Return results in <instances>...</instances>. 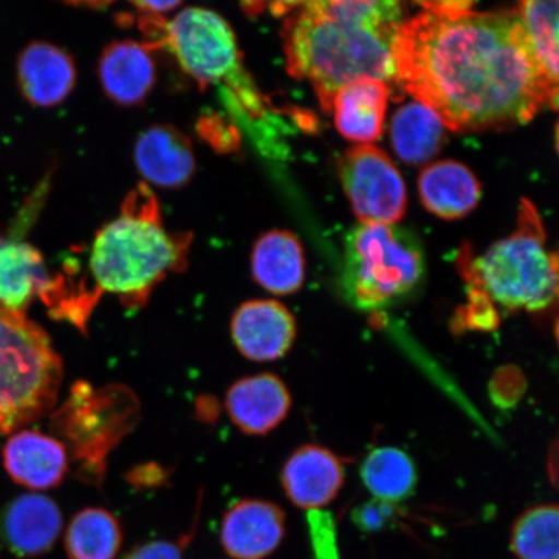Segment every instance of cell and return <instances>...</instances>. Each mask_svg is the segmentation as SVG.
I'll list each match as a JSON object with an SVG mask.
<instances>
[{
  "mask_svg": "<svg viewBox=\"0 0 559 559\" xmlns=\"http://www.w3.org/2000/svg\"><path fill=\"white\" fill-rule=\"evenodd\" d=\"M395 44V82L459 132L527 123L558 85L537 61L519 11L479 13L473 2H423Z\"/></svg>",
  "mask_w": 559,
  "mask_h": 559,
  "instance_id": "obj_1",
  "label": "cell"
},
{
  "mask_svg": "<svg viewBox=\"0 0 559 559\" xmlns=\"http://www.w3.org/2000/svg\"><path fill=\"white\" fill-rule=\"evenodd\" d=\"M283 29L286 66L309 81L325 110L360 79L395 82V44L404 23L396 0H314L298 4Z\"/></svg>",
  "mask_w": 559,
  "mask_h": 559,
  "instance_id": "obj_2",
  "label": "cell"
},
{
  "mask_svg": "<svg viewBox=\"0 0 559 559\" xmlns=\"http://www.w3.org/2000/svg\"><path fill=\"white\" fill-rule=\"evenodd\" d=\"M190 241L165 228L155 194L139 187L91 245L93 289L99 297L116 296L126 309H143L167 275L186 269Z\"/></svg>",
  "mask_w": 559,
  "mask_h": 559,
  "instance_id": "obj_3",
  "label": "cell"
},
{
  "mask_svg": "<svg viewBox=\"0 0 559 559\" xmlns=\"http://www.w3.org/2000/svg\"><path fill=\"white\" fill-rule=\"evenodd\" d=\"M64 365L50 335L0 305V437L52 414Z\"/></svg>",
  "mask_w": 559,
  "mask_h": 559,
  "instance_id": "obj_4",
  "label": "cell"
},
{
  "mask_svg": "<svg viewBox=\"0 0 559 559\" xmlns=\"http://www.w3.org/2000/svg\"><path fill=\"white\" fill-rule=\"evenodd\" d=\"M140 412L138 395L126 384H72L64 403L51 414V430L67 447L75 478L103 486L110 453L136 428Z\"/></svg>",
  "mask_w": 559,
  "mask_h": 559,
  "instance_id": "obj_5",
  "label": "cell"
},
{
  "mask_svg": "<svg viewBox=\"0 0 559 559\" xmlns=\"http://www.w3.org/2000/svg\"><path fill=\"white\" fill-rule=\"evenodd\" d=\"M425 262L415 236L395 225L359 223L346 237L342 289L360 311H379L408 297Z\"/></svg>",
  "mask_w": 559,
  "mask_h": 559,
  "instance_id": "obj_6",
  "label": "cell"
},
{
  "mask_svg": "<svg viewBox=\"0 0 559 559\" xmlns=\"http://www.w3.org/2000/svg\"><path fill=\"white\" fill-rule=\"evenodd\" d=\"M520 228L474 263L479 288L508 310L543 311L558 296V260L545 245L539 214L523 201Z\"/></svg>",
  "mask_w": 559,
  "mask_h": 559,
  "instance_id": "obj_7",
  "label": "cell"
},
{
  "mask_svg": "<svg viewBox=\"0 0 559 559\" xmlns=\"http://www.w3.org/2000/svg\"><path fill=\"white\" fill-rule=\"evenodd\" d=\"M145 29L156 48H167L185 73L201 86L240 80L239 44L233 27L219 13L201 7L181 10L169 21L148 17Z\"/></svg>",
  "mask_w": 559,
  "mask_h": 559,
  "instance_id": "obj_8",
  "label": "cell"
},
{
  "mask_svg": "<svg viewBox=\"0 0 559 559\" xmlns=\"http://www.w3.org/2000/svg\"><path fill=\"white\" fill-rule=\"evenodd\" d=\"M342 185L360 223L395 225L407 206V191L393 160L373 145L348 150L340 164Z\"/></svg>",
  "mask_w": 559,
  "mask_h": 559,
  "instance_id": "obj_9",
  "label": "cell"
},
{
  "mask_svg": "<svg viewBox=\"0 0 559 559\" xmlns=\"http://www.w3.org/2000/svg\"><path fill=\"white\" fill-rule=\"evenodd\" d=\"M229 332L243 358L255 362L276 361L295 345L297 321L288 307L275 299H251L237 307Z\"/></svg>",
  "mask_w": 559,
  "mask_h": 559,
  "instance_id": "obj_10",
  "label": "cell"
},
{
  "mask_svg": "<svg viewBox=\"0 0 559 559\" xmlns=\"http://www.w3.org/2000/svg\"><path fill=\"white\" fill-rule=\"evenodd\" d=\"M286 534V516L274 502L242 499L222 516L219 540L233 559H265L275 554Z\"/></svg>",
  "mask_w": 559,
  "mask_h": 559,
  "instance_id": "obj_11",
  "label": "cell"
},
{
  "mask_svg": "<svg viewBox=\"0 0 559 559\" xmlns=\"http://www.w3.org/2000/svg\"><path fill=\"white\" fill-rule=\"evenodd\" d=\"M64 526L60 507L46 495L17 496L0 514V536L13 555L35 558L50 551Z\"/></svg>",
  "mask_w": 559,
  "mask_h": 559,
  "instance_id": "obj_12",
  "label": "cell"
},
{
  "mask_svg": "<svg viewBox=\"0 0 559 559\" xmlns=\"http://www.w3.org/2000/svg\"><path fill=\"white\" fill-rule=\"evenodd\" d=\"M286 496L299 509H324L345 484V467L337 454L317 444L293 452L280 474Z\"/></svg>",
  "mask_w": 559,
  "mask_h": 559,
  "instance_id": "obj_13",
  "label": "cell"
},
{
  "mask_svg": "<svg viewBox=\"0 0 559 559\" xmlns=\"http://www.w3.org/2000/svg\"><path fill=\"white\" fill-rule=\"evenodd\" d=\"M227 415L243 435L262 437L275 430L289 415L292 395L276 374L242 377L227 390Z\"/></svg>",
  "mask_w": 559,
  "mask_h": 559,
  "instance_id": "obj_14",
  "label": "cell"
},
{
  "mask_svg": "<svg viewBox=\"0 0 559 559\" xmlns=\"http://www.w3.org/2000/svg\"><path fill=\"white\" fill-rule=\"evenodd\" d=\"M69 463L64 443L45 432L19 430L4 444L7 473L17 485L33 491L59 487L67 477Z\"/></svg>",
  "mask_w": 559,
  "mask_h": 559,
  "instance_id": "obj_15",
  "label": "cell"
},
{
  "mask_svg": "<svg viewBox=\"0 0 559 559\" xmlns=\"http://www.w3.org/2000/svg\"><path fill=\"white\" fill-rule=\"evenodd\" d=\"M156 47L135 40L110 44L99 60V80L111 102L134 107L145 102L156 86Z\"/></svg>",
  "mask_w": 559,
  "mask_h": 559,
  "instance_id": "obj_16",
  "label": "cell"
},
{
  "mask_svg": "<svg viewBox=\"0 0 559 559\" xmlns=\"http://www.w3.org/2000/svg\"><path fill=\"white\" fill-rule=\"evenodd\" d=\"M136 169L146 183L159 188H179L190 181L195 171L191 140L170 124L146 129L135 143Z\"/></svg>",
  "mask_w": 559,
  "mask_h": 559,
  "instance_id": "obj_17",
  "label": "cell"
},
{
  "mask_svg": "<svg viewBox=\"0 0 559 559\" xmlns=\"http://www.w3.org/2000/svg\"><path fill=\"white\" fill-rule=\"evenodd\" d=\"M17 74L27 102L44 108L64 102L76 82L72 56L47 41H34L21 52Z\"/></svg>",
  "mask_w": 559,
  "mask_h": 559,
  "instance_id": "obj_18",
  "label": "cell"
},
{
  "mask_svg": "<svg viewBox=\"0 0 559 559\" xmlns=\"http://www.w3.org/2000/svg\"><path fill=\"white\" fill-rule=\"evenodd\" d=\"M251 277L275 296L295 295L305 283L304 249L295 235L271 230L254 243L250 254Z\"/></svg>",
  "mask_w": 559,
  "mask_h": 559,
  "instance_id": "obj_19",
  "label": "cell"
},
{
  "mask_svg": "<svg viewBox=\"0 0 559 559\" xmlns=\"http://www.w3.org/2000/svg\"><path fill=\"white\" fill-rule=\"evenodd\" d=\"M44 257L17 237L0 239V305L25 313L51 282Z\"/></svg>",
  "mask_w": 559,
  "mask_h": 559,
  "instance_id": "obj_20",
  "label": "cell"
},
{
  "mask_svg": "<svg viewBox=\"0 0 559 559\" xmlns=\"http://www.w3.org/2000/svg\"><path fill=\"white\" fill-rule=\"evenodd\" d=\"M389 94L386 83L368 76L340 88L333 97L331 110L341 134L359 143L379 139Z\"/></svg>",
  "mask_w": 559,
  "mask_h": 559,
  "instance_id": "obj_21",
  "label": "cell"
},
{
  "mask_svg": "<svg viewBox=\"0 0 559 559\" xmlns=\"http://www.w3.org/2000/svg\"><path fill=\"white\" fill-rule=\"evenodd\" d=\"M423 204L444 219L461 218L478 205L481 188L463 164L440 160L423 170L418 180Z\"/></svg>",
  "mask_w": 559,
  "mask_h": 559,
  "instance_id": "obj_22",
  "label": "cell"
},
{
  "mask_svg": "<svg viewBox=\"0 0 559 559\" xmlns=\"http://www.w3.org/2000/svg\"><path fill=\"white\" fill-rule=\"evenodd\" d=\"M391 140L405 164L421 165L442 150L445 126L426 105L411 103L396 111L391 122Z\"/></svg>",
  "mask_w": 559,
  "mask_h": 559,
  "instance_id": "obj_23",
  "label": "cell"
},
{
  "mask_svg": "<svg viewBox=\"0 0 559 559\" xmlns=\"http://www.w3.org/2000/svg\"><path fill=\"white\" fill-rule=\"evenodd\" d=\"M122 544L121 523L105 508H83L68 523L64 545L69 559H116Z\"/></svg>",
  "mask_w": 559,
  "mask_h": 559,
  "instance_id": "obj_24",
  "label": "cell"
},
{
  "mask_svg": "<svg viewBox=\"0 0 559 559\" xmlns=\"http://www.w3.org/2000/svg\"><path fill=\"white\" fill-rule=\"evenodd\" d=\"M360 477L373 499L395 506L414 495L418 475L407 452L380 447L362 461Z\"/></svg>",
  "mask_w": 559,
  "mask_h": 559,
  "instance_id": "obj_25",
  "label": "cell"
},
{
  "mask_svg": "<svg viewBox=\"0 0 559 559\" xmlns=\"http://www.w3.org/2000/svg\"><path fill=\"white\" fill-rule=\"evenodd\" d=\"M516 559H559V510L556 504L530 508L510 533Z\"/></svg>",
  "mask_w": 559,
  "mask_h": 559,
  "instance_id": "obj_26",
  "label": "cell"
},
{
  "mask_svg": "<svg viewBox=\"0 0 559 559\" xmlns=\"http://www.w3.org/2000/svg\"><path fill=\"white\" fill-rule=\"evenodd\" d=\"M537 61L558 85V13L559 3L527 0L516 7Z\"/></svg>",
  "mask_w": 559,
  "mask_h": 559,
  "instance_id": "obj_27",
  "label": "cell"
},
{
  "mask_svg": "<svg viewBox=\"0 0 559 559\" xmlns=\"http://www.w3.org/2000/svg\"><path fill=\"white\" fill-rule=\"evenodd\" d=\"M306 516L313 559H341L337 524L330 510H311Z\"/></svg>",
  "mask_w": 559,
  "mask_h": 559,
  "instance_id": "obj_28",
  "label": "cell"
},
{
  "mask_svg": "<svg viewBox=\"0 0 559 559\" xmlns=\"http://www.w3.org/2000/svg\"><path fill=\"white\" fill-rule=\"evenodd\" d=\"M198 523L199 515L194 520L192 528L178 540H152L138 545L123 559H183L185 550L193 539Z\"/></svg>",
  "mask_w": 559,
  "mask_h": 559,
  "instance_id": "obj_29",
  "label": "cell"
},
{
  "mask_svg": "<svg viewBox=\"0 0 559 559\" xmlns=\"http://www.w3.org/2000/svg\"><path fill=\"white\" fill-rule=\"evenodd\" d=\"M393 515V506L373 499L355 509L353 521L361 531L376 533L386 527Z\"/></svg>",
  "mask_w": 559,
  "mask_h": 559,
  "instance_id": "obj_30",
  "label": "cell"
},
{
  "mask_svg": "<svg viewBox=\"0 0 559 559\" xmlns=\"http://www.w3.org/2000/svg\"><path fill=\"white\" fill-rule=\"evenodd\" d=\"M126 480L135 489H156L169 484L170 472L157 463L136 465L126 474Z\"/></svg>",
  "mask_w": 559,
  "mask_h": 559,
  "instance_id": "obj_31",
  "label": "cell"
},
{
  "mask_svg": "<svg viewBox=\"0 0 559 559\" xmlns=\"http://www.w3.org/2000/svg\"><path fill=\"white\" fill-rule=\"evenodd\" d=\"M135 9L144 16L164 17L166 13L177 10L179 2H135L132 3Z\"/></svg>",
  "mask_w": 559,
  "mask_h": 559,
  "instance_id": "obj_32",
  "label": "cell"
},
{
  "mask_svg": "<svg viewBox=\"0 0 559 559\" xmlns=\"http://www.w3.org/2000/svg\"><path fill=\"white\" fill-rule=\"evenodd\" d=\"M210 396L200 397L198 402V415L202 421L213 423L215 421L216 415H218V408H216V401Z\"/></svg>",
  "mask_w": 559,
  "mask_h": 559,
  "instance_id": "obj_33",
  "label": "cell"
}]
</instances>
